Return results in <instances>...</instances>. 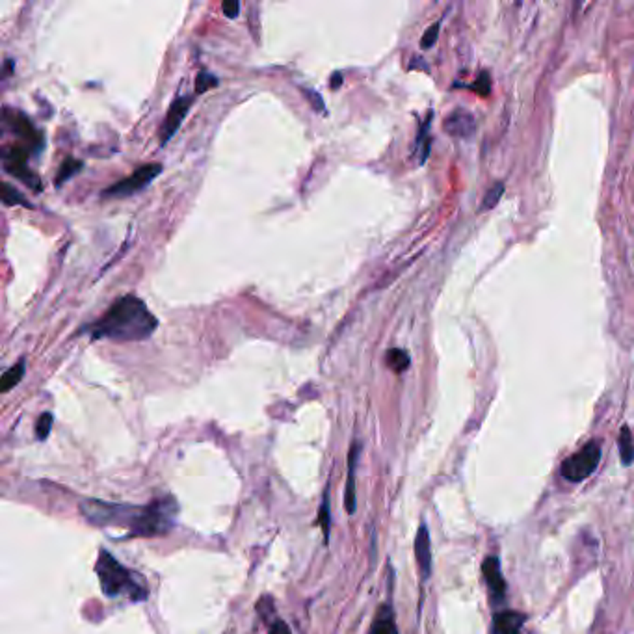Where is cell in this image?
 Wrapping results in <instances>:
<instances>
[{
	"instance_id": "cell-1",
	"label": "cell",
	"mask_w": 634,
	"mask_h": 634,
	"mask_svg": "<svg viewBox=\"0 0 634 634\" xmlns=\"http://www.w3.org/2000/svg\"><path fill=\"white\" fill-rule=\"evenodd\" d=\"M84 519L95 527H120L131 536H160L173 527L177 504L168 499H158L147 506H129V504H110L88 499L80 503Z\"/></svg>"
},
{
	"instance_id": "cell-2",
	"label": "cell",
	"mask_w": 634,
	"mask_h": 634,
	"mask_svg": "<svg viewBox=\"0 0 634 634\" xmlns=\"http://www.w3.org/2000/svg\"><path fill=\"white\" fill-rule=\"evenodd\" d=\"M158 322L138 296L118 298L99 320L84 326L80 333H89L94 339L144 340L151 337Z\"/></svg>"
},
{
	"instance_id": "cell-3",
	"label": "cell",
	"mask_w": 634,
	"mask_h": 634,
	"mask_svg": "<svg viewBox=\"0 0 634 634\" xmlns=\"http://www.w3.org/2000/svg\"><path fill=\"white\" fill-rule=\"evenodd\" d=\"M97 577L101 580L102 591L108 597H125L131 601H144L149 595L147 586L142 578L125 565H121L112 554L101 549L97 558Z\"/></svg>"
},
{
	"instance_id": "cell-4",
	"label": "cell",
	"mask_w": 634,
	"mask_h": 634,
	"mask_svg": "<svg viewBox=\"0 0 634 634\" xmlns=\"http://www.w3.org/2000/svg\"><path fill=\"white\" fill-rule=\"evenodd\" d=\"M599 461H601V446L597 441H590L562 463V477L569 482H582L595 472Z\"/></svg>"
},
{
	"instance_id": "cell-5",
	"label": "cell",
	"mask_w": 634,
	"mask_h": 634,
	"mask_svg": "<svg viewBox=\"0 0 634 634\" xmlns=\"http://www.w3.org/2000/svg\"><path fill=\"white\" fill-rule=\"evenodd\" d=\"M160 171H162V166H160V164H144V166H140L134 173L125 177L123 181L116 182L112 186H108L107 190H102V197L118 199V197L134 195L136 192H140V190H144Z\"/></svg>"
},
{
	"instance_id": "cell-6",
	"label": "cell",
	"mask_w": 634,
	"mask_h": 634,
	"mask_svg": "<svg viewBox=\"0 0 634 634\" xmlns=\"http://www.w3.org/2000/svg\"><path fill=\"white\" fill-rule=\"evenodd\" d=\"M190 102H192V95H179V97H175V101L171 102L168 113L164 118L162 127H160V145L168 144L171 136L177 132V129L181 127L184 116L190 110Z\"/></svg>"
},
{
	"instance_id": "cell-7",
	"label": "cell",
	"mask_w": 634,
	"mask_h": 634,
	"mask_svg": "<svg viewBox=\"0 0 634 634\" xmlns=\"http://www.w3.org/2000/svg\"><path fill=\"white\" fill-rule=\"evenodd\" d=\"M445 131L454 138H471L477 131V123H474L472 113L463 108H458L445 120Z\"/></svg>"
},
{
	"instance_id": "cell-8",
	"label": "cell",
	"mask_w": 634,
	"mask_h": 634,
	"mask_svg": "<svg viewBox=\"0 0 634 634\" xmlns=\"http://www.w3.org/2000/svg\"><path fill=\"white\" fill-rule=\"evenodd\" d=\"M415 556H417L421 577L426 580L432 573V545H430V534L424 523L419 527V532L415 538Z\"/></svg>"
},
{
	"instance_id": "cell-9",
	"label": "cell",
	"mask_w": 634,
	"mask_h": 634,
	"mask_svg": "<svg viewBox=\"0 0 634 634\" xmlns=\"http://www.w3.org/2000/svg\"><path fill=\"white\" fill-rule=\"evenodd\" d=\"M4 113H6V125H10V129H12L15 134H19L21 138L28 140L30 144H43L39 131L32 125L30 120H28L26 116H23L21 112H12V110H8V108L4 110Z\"/></svg>"
},
{
	"instance_id": "cell-10",
	"label": "cell",
	"mask_w": 634,
	"mask_h": 634,
	"mask_svg": "<svg viewBox=\"0 0 634 634\" xmlns=\"http://www.w3.org/2000/svg\"><path fill=\"white\" fill-rule=\"evenodd\" d=\"M482 573L483 578H485V582L490 586L491 593L496 597V599H503L504 593H506V582H504L503 571H501V562L496 556H488V558L483 560L482 564Z\"/></svg>"
},
{
	"instance_id": "cell-11",
	"label": "cell",
	"mask_w": 634,
	"mask_h": 634,
	"mask_svg": "<svg viewBox=\"0 0 634 634\" xmlns=\"http://www.w3.org/2000/svg\"><path fill=\"white\" fill-rule=\"evenodd\" d=\"M527 622V615L515 610L499 612L493 620V634H521V628Z\"/></svg>"
},
{
	"instance_id": "cell-12",
	"label": "cell",
	"mask_w": 634,
	"mask_h": 634,
	"mask_svg": "<svg viewBox=\"0 0 634 634\" xmlns=\"http://www.w3.org/2000/svg\"><path fill=\"white\" fill-rule=\"evenodd\" d=\"M361 445L353 443L348 454V478H346V510L348 514H353L356 510V463L359 459Z\"/></svg>"
},
{
	"instance_id": "cell-13",
	"label": "cell",
	"mask_w": 634,
	"mask_h": 634,
	"mask_svg": "<svg viewBox=\"0 0 634 634\" xmlns=\"http://www.w3.org/2000/svg\"><path fill=\"white\" fill-rule=\"evenodd\" d=\"M371 634H398L395 623V612L389 603H385L382 609L378 610L374 623L371 627Z\"/></svg>"
},
{
	"instance_id": "cell-14",
	"label": "cell",
	"mask_w": 634,
	"mask_h": 634,
	"mask_svg": "<svg viewBox=\"0 0 634 634\" xmlns=\"http://www.w3.org/2000/svg\"><path fill=\"white\" fill-rule=\"evenodd\" d=\"M4 170H6L8 173H12L13 177H17V179H21V181L25 182L28 188L36 190V192H39V190H41V181H39V177L36 175L34 171L26 168V162L4 164Z\"/></svg>"
},
{
	"instance_id": "cell-15",
	"label": "cell",
	"mask_w": 634,
	"mask_h": 634,
	"mask_svg": "<svg viewBox=\"0 0 634 634\" xmlns=\"http://www.w3.org/2000/svg\"><path fill=\"white\" fill-rule=\"evenodd\" d=\"M385 363L391 371H395L396 374H402L409 369L411 359H409V353L402 348H391L389 352L385 353Z\"/></svg>"
},
{
	"instance_id": "cell-16",
	"label": "cell",
	"mask_w": 634,
	"mask_h": 634,
	"mask_svg": "<svg viewBox=\"0 0 634 634\" xmlns=\"http://www.w3.org/2000/svg\"><path fill=\"white\" fill-rule=\"evenodd\" d=\"M25 371V361H19L17 364H13L12 369H8V372H4V376L0 380V391H2V393H8L10 389H13V387L23 380Z\"/></svg>"
},
{
	"instance_id": "cell-17",
	"label": "cell",
	"mask_w": 634,
	"mask_h": 634,
	"mask_svg": "<svg viewBox=\"0 0 634 634\" xmlns=\"http://www.w3.org/2000/svg\"><path fill=\"white\" fill-rule=\"evenodd\" d=\"M617 445H620V456H622L623 465H631L634 461V441H633V433L628 430L627 426L622 428V432H620V439H617Z\"/></svg>"
},
{
	"instance_id": "cell-18",
	"label": "cell",
	"mask_w": 634,
	"mask_h": 634,
	"mask_svg": "<svg viewBox=\"0 0 634 634\" xmlns=\"http://www.w3.org/2000/svg\"><path fill=\"white\" fill-rule=\"evenodd\" d=\"M2 203L6 205V207H13V205H23V207L34 208L30 201H26L25 195L21 194L19 190H15L10 184V182H4L2 184Z\"/></svg>"
},
{
	"instance_id": "cell-19",
	"label": "cell",
	"mask_w": 634,
	"mask_h": 634,
	"mask_svg": "<svg viewBox=\"0 0 634 634\" xmlns=\"http://www.w3.org/2000/svg\"><path fill=\"white\" fill-rule=\"evenodd\" d=\"M504 194V182H495L490 190H488V194L483 195V201L480 203V210L482 212H488L491 208H495V205L501 201V197Z\"/></svg>"
},
{
	"instance_id": "cell-20",
	"label": "cell",
	"mask_w": 634,
	"mask_h": 634,
	"mask_svg": "<svg viewBox=\"0 0 634 634\" xmlns=\"http://www.w3.org/2000/svg\"><path fill=\"white\" fill-rule=\"evenodd\" d=\"M80 170H82L80 160H75V158H65L62 164V168H60V171H58L54 184H56V186H62L63 182L67 181V179H71V177L75 175L76 171H80Z\"/></svg>"
},
{
	"instance_id": "cell-21",
	"label": "cell",
	"mask_w": 634,
	"mask_h": 634,
	"mask_svg": "<svg viewBox=\"0 0 634 634\" xmlns=\"http://www.w3.org/2000/svg\"><path fill=\"white\" fill-rule=\"evenodd\" d=\"M320 525L322 530H324V540L329 541V530H331V514H329V495H327V491L324 493V501H322L320 506Z\"/></svg>"
},
{
	"instance_id": "cell-22",
	"label": "cell",
	"mask_w": 634,
	"mask_h": 634,
	"mask_svg": "<svg viewBox=\"0 0 634 634\" xmlns=\"http://www.w3.org/2000/svg\"><path fill=\"white\" fill-rule=\"evenodd\" d=\"M214 86H218V78L212 75V73H207V71H201L197 78H195V91L197 94H205L207 89L214 88Z\"/></svg>"
},
{
	"instance_id": "cell-23",
	"label": "cell",
	"mask_w": 634,
	"mask_h": 634,
	"mask_svg": "<svg viewBox=\"0 0 634 634\" xmlns=\"http://www.w3.org/2000/svg\"><path fill=\"white\" fill-rule=\"evenodd\" d=\"M52 428V415L51 413H43L38 419V424H36V437L39 441H45L49 437V433H51Z\"/></svg>"
},
{
	"instance_id": "cell-24",
	"label": "cell",
	"mask_w": 634,
	"mask_h": 634,
	"mask_svg": "<svg viewBox=\"0 0 634 634\" xmlns=\"http://www.w3.org/2000/svg\"><path fill=\"white\" fill-rule=\"evenodd\" d=\"M471 89H472V91H477V94L480 95V97H488V95H490V91H491V76H490V73H488V71H483V73H480V75H478V78H477V82H474V84L471 86Z\"/></svg>"
},
{
	"instance_id": "cell-25",
	"label": "cell",
	"mask_w": 634,
	"mask_h": 634,
	"mask_svg": "<svg viewBox=\"0 0 634 634\" xmlns=\"http://www.w3.org/2000/svg\"><path fill=\"white\" fill-rule=\"evenodd\" d=\"M439 28L441 23H435V25H432L424 32V36H422L421 39L422 49H432L433 45H435V41H437V38H439Z\"/></svg>"
},
{
	"instance_id": "cell-26",
	"label": "cell",
	"mask_w": 634,
	"mask_h": 634,
	"mask_svg": "<svg viewBox=\"0 0 634 634\" xmlns=\"http://www.w3.org/2000/svg\"><path fill=\"white\" fill-rule=\"evenodd\" d=\"M302 91H303V95L307 97L309 102H311V107H313L314 110H318V112H326V108H324V101H322L320 94H316L314 89H309V88H303Z\"/></svg>"
},
{
	"instance_id": "cell-27",
	"label": "cell",
	"mask_w": 634,
	"mask_h": 634,
	"mask_svg": "<svg viewBox=\"0 0 634 634\" xmlns=\"http://www.w3.org/2000/svg\"><path fill=\"white\" fill-rule=\"evenodd\" d=\"M221 12L226 13L229 19H234V17H239L240 2H234V0H227V2H223V6H221Z\"/></svg>"
},
{
	"instance_id": "cell-28",
	"label": "cell",
	"mask_w": 634,
	"mask_h": 634,
	"mask_svg": "<svg viewBox=\"0 0 634 634\" xmlns=\"http://www.w3.org/2000/svg\"><path fill=\"white\" fill-rule=\"evenodd\" d=\"M270 634H292L290 633L289 625L281 620H276V622L270 623Z\"/></svg>"
},
{
	"instance_id": "cell-29",
	"label": "cell",
	"mask_w": 634,
	"mask_h": 634,
	"mask_svg": "<svg viewBox=\"0 0 634 634\" xmlns=\"http://www.w3.org/2000/svg\"><path fill=\"white\" fill-rule=\"evenodd\" d=\"M342 80H345V76H342V73H339V71H335V73L331 75V80H329V86H331V89H339L340 84H342Z\"/></svg>"
}]
</instances>
